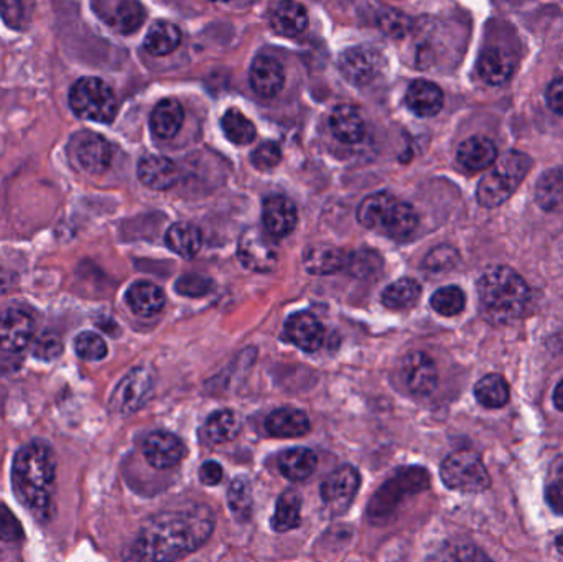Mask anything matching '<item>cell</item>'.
Here are the masks:
<instances>
[{
	"instance_id": "cell-1",
	"label": "cell",
	"mask_w": 563,
	"mask_h": 562,
	"mask_svg": "<svg viewBox=\"0 0 563 562\" xmlns=\"http://www.w3.org/2000/svg\"><path fill=\"white\" fill-rule=\"evenodd\" d=\"M214 530L210 507L190 504L155 515L125 547L124 562H175L200 550Z\"/></svg>"
},
{
	"instance_id": "cell-2",
	"label": "cell",
	"mask_w": 563,
	"mask_h": 562,
	"mask_svg": "<svg viewBox=\"0 0 563 562\" xmlns=\"http://www.w3.org/2000/svg\"><path fill=\"white\" fill-rule=\"evenodd\" d=\"M55 481L56 459L46 442L33 441L16 452L12 465L13 492L16 500L42 524L52 517Z\"/></svg>"
},
{
	"instance_id": "cell-3",
	"label": "cell",
	"mask_w": 563,
	"mask_h": 562,
	"mask_svg": "<svg viewBox=\"0 0 563 562\" xmlns=\"http://www.w3.org/2000/svg\"><path fill=\"white\" fill-rule=\"evenodd\" d=\"M479 312L492 326H509L526 312L531 290L508 266H493L478 279Z\"/></svg>"
},
{
	"instance_id": "cell-4",
	"label": "cell",
	"mask_w": 563,
	"mask_h": 562,
	"mask_svg": "<svg viewBox=\"0 0 563 562\" xmlns=\"http://www.w3.org/2000/svg\"><path fill=\"white\" fill-rule=\"evenodd\" d=\"M532 168L529 155L509 151L496 161L495 168L479 181L476 198L483 208H496L509 200Z\"/></svg>"
},
{
	"instance_id": "cell-5",
	"label": "cell",
	"mask_w": 563,
	"mask_h": 562,
	"mask_svg": "<svg viewBox=\"0 0 563 562\" xmlns=\"http://www.w3.org/2000/svg\"><path fill=\"white\" fill-rule=\"evenodd\" d=\"M429 487V474L422 467H404L394 472L371 498L367 518L373 525H383L393 518L397 508L410 495Z\"/></svg>"
},
{
	"instance_id": "cell-6",
	"label": "cell",
	"mask_w": 563,
	"mask_h": 562,
	"mask_svg": "<svg viewBox=\"0 0 563 562\" xmlns=\"http://www.w3.org/2000/svg\"><path fill=\"white\" fill-rule=\"evenodd\" d=\"M69 108L86 121L111 124L119 112V102L108 82L99 78H81L69 89Z\"/></svg>"
},
{
	"instance_id": "cell-7",
	"label": "cell",
	"mask_w": 563,
	"mask_h": 562,
	"mask_svg": "<svg viewBox=\"0 0 563 562\" xmlns=\"http://www.w3.org/2000/svg\"><path fill=\"white\" fill-rule=\"evenodd\" d=\"M443 484L463 494H479L492 485V477L482 458L473 451L453 452L440 469Z\"/></svg>"
},
{
	"instance_id": "cell-8",
	"label": "cell",
	"mask_w": 563,
	"mask_h": 562,
	"mask_svg": "<svg viewBox=\"0 0 563 562\" xmlns=\"http://www.w3.org/2000/svg\"><path fill=\"white\" fill-rule=\"evenodd\" d=\"M155 376L151 368L139 366L129 372L121 379L112 393L109 408L121 416H131L137 412L151 398L154 392Z\"/></svg>"
},
{
	"instance_id": "cell-9",
	"label": "cell",
	"mask_w": 563,
	"mask_h": 562,
	"mask_svg": "<svg viewBox=\"0 0 563 562\" xmlns=\"http://www.w3.org/2000/svg\"><path fill=\"white\" fill-rule=\"evenodd\" d=\"M69 155L88 174H102L112 162V145L96 132L81 131L69 141Z\"/></svg>"
},
{
	"instance_id": "cell-10",
	"label": "cell",
	"mask_w": 563,
	"mask_h": 562,
	"mask_svg": "<svg viewBox=\"0 0 563 562\" xmlns=\"http://www.w3.org/2000/svg\"><path fill=\"white\" fill-rule=\"evenodd\" d=\"M341 75L354 86H367L383 73L384 58L369 46H351L338 59Z\"/></svg>"
},
{
	"instance_id": "cell-11",
	"label": "cell",
	"mask_w": 563,
	"mask_h": 562,
	"mask_svg": "<svg viewBox=\"0 0 563 562\" xmlns=\"http://www.w3.org/2000/svg\"><path fill=\"white\" fill-rule=\"evenodd\" d=\"M360 472L353 465H343L328 475L321 485V500L324 507L334 515L344 514L353 504L357 491H360Z\"/></svg>"
},
{
	"instance_id": "cell-12",
	"label": "cell",
	"mask_w": 563,
	"mask_h": 562,
	"mask_svg": "<svg viewBox=\"0 0 563 562\" xmlns=\"http://www.w3.org/2000/svg\"><path fill=\"white\" fill-rule=\"evenodd\" d=\"M91 7L109 29L121 35L137 32L147 19L144 5L135 0H99L92 2Z\"/></svg>"
},
{
	"instance_id": "cell-13",
	"label": "cell",
	"mask_w": 563,
	"mask_h": 562,
	"mask_svg": "<svg viewBox=\"0 0 563 562\" xmlns=\"http://www.w3.org/2000/svg\"><path fill=\"white\" fill-rule=\"evenodd\" d=\"M238 256L243 266L254 273H269L279 260L277 247L260 228H250L241 234Z\"/></svg>"
},
{
	"instance_id": "cell-14",
	"label": "cell",
	"mask_w": 563,
	"mask_h": 562,
	"mask_svg": "<svg viewBox=\"0 0 563 562\" xmlns=\"http://www.w3.org/2000/svg\"><path fill=\"white\" fill-rule=\"evenodd\" d=\"M400 378L410 395L426 398L432 395L439 385V372L435 362L427 353H409L400 363Z\"/></svg>"
},
{
	"instance_id": "cell-15",
	"label": "cell",
	"mask_w": 563,
	"mask_h": 562,
	"mask_svg": "<svg viewBox=\"0 0 563 562\" xmlns=\"http://www.w3.org/2000/svg\"><path fill=\"white\" fill-rule=\"evenodd\" d=\"M35 337V320L22 307H10L0 313V350L19 353L25 350Z\"/></svg>"
},
{
	"instance_id": "cell-16",
	"label": "cell",
	"mask_w": 563,
	"mask_h": 562,
	"mask_svg": "<svg viewBox=\"0 0 563 562\" xmlns=\"http://www.w3.org/2000/svg\"><path fill=\"white\" fill-rule=\"evenodd\" d=\"M142 452L152 467L167 471V469L177 467L184 461L187 448L177 436L170 434V432L155 431L151 432L142 442Z\"/></svg>"
},
{
	"instance_id": "cell-17",
	"label": "cell",
	"mask_w": 563,
	"mask_h": 562,
	"mask_svg": "<svg viewBox=\"0 0 563 562\" xmlns=\"http://www.w3.org/2000/svg\"><path fill=\"white\" fill-rule=\"evenodd\" d=\"M285 337L303 352H317L323 343V327L317 317L297 312L285 322Z\"/></svg>"
},
{
	"instance_id": "cell-18",
	"label": "cell",
	"mask_w": 563,
	"mask_h": 562,
	"mask_svg": "<svg viewBox=\"0 0 563 562\" xmlns=\"http://www.w3.org/2000/svg\"><path fill=\"white\" fill-rule=\"evenodd\" d=\"M139 180L151 190H170L177 185L178 170L170 158L162 155H147L139 162Z\"/></svg>"
},
{
	"instance_id": "cell-19",
	"label": "cell",
	"mask_w": 563,
	"mask_h": 562,
	"mask_svg": "<svg viewBox=\"0 0 563 562\" xmlns=\"http://www.w3.org/2000/svg\"><path fill=\"white\" fill-rule=\"evenodd\" d=\"M251 86L263 98H274L284 86V66L269 55L256 56L251 66Z\"/></svg>"
},
{
	"instance_id": "cell-20",
	"label": "cell",
	"mask_w": 563,
	"mask_h": 562,
	"mask_svg": "<svg viewBox=\"0 0 563 562\" xmlns=\"http://www.w3.org/2000/svg\"><path fill=\"white\" fill-rule=\"evenodd\" d=\"M263 221L273 236H288L297 227V208L288 198L273 195L264 201Z\"/></svg>"
},
{
	"instance_id": "cell-21",
	"label": "cell",
	"mask_w": 563,
	"mask_h": 562,
	"mask_svg": "<svg viewBox=\"0 0 563 562\" xmlns=\"http://www.w3.org/2000/svg\"><path fill=\"white\" fill-rule=\"evenodd\" d=\"M459 164L468 172H482L498 161V148L492 139L485 135H473L462 142L456 152Z\"/></svg>"
},
{
	"instance_id": "cell-22",
	"label": "cell",
	"mask_w": 563,
	"mask_h": 562,
	"mask_svg": "<svg viewBox=\"0 0 563 562\" xmlns=\"http://www.w3.org/2000/svg\"><path fill=\"white\" fill-rule=\"evenodd\" d=\"M350 257L331 244H314L307 247L303 254L305 269L314 276H328V274L340 273L347 266Z\"/></svg>"
},
{
	"instance_id": "cell-23",
	"label": "cell",
	"mask_w": 563,
	"mask_h": 562,
	"mask_svg": "<svg viewBox=\"0 0 563 562\" xmlns=\"http://www.w3.org/2000/svg\"><path fill=\"white\" fill-rule=\"evenodd\" d=\"M406 102L420 118H432L443 108V92L435 82L417 79L407 89Z\"/></svg>"
},
{
	"instance_id": "cell-24",
	"label": "cell",
	"mask_w": 563,
	"mask_h": 562,
	"mask_svg": "<svg viewBox=\"0 0 563 562\" xmlns=\"http://www.w3.org/2000/svg\"><path fill=\"white\" fill-rule=\"evenodd\" d=\"M266 429L273 438H301L310 431V421L300 409L280 408L267 416Z\"/></svg>"
},
{
	"instance_id": "cell-25",
	"label": "cell",
	"mask_w": 563,
	"mask_h": 562,
	"mask_svg": "<svg viewBox=\"0 0 563 562\" xmlns=\"http://www.w3.org/2000/svg\"><path fill=\"white\" fill-rule=\"evenodd\" d=\"M330 128L334 137L344 144H356L364 137L363 115L354 106L341 104L333 109L330 115Z\"/></svg>"
},
{
	"instance_id": "cell-26",
	"label": "cell",
	"mask_w": 563,
	"mask_h": 562,
	"mask_svg": "<svg viewBox=\"0 0 563 562\" xmlns=\"http://www.w3.org/2000/svg\"><path fill=\"white\" fill-rule=\"evenodd\" d=\"M128 306L139 317H154L162 312L165 306V296L161 287L148 280H139L129 287L125 294Z\"/></svg>"
},
{
	"instance_id": "cell-27",
	"label": "cell",
	"mask_w": 563,
	"mask_h": 562,
	"mask_svg": "<svg viewBox=\"0 0 563 562\" xmlns=\"http://www.w3.org/2000/svg\"><path fill=\"white\" fill-rule=\"evenodd\" d=\"M417 227H419V217L416 210L409 203L396 200L387 211L379 231L393 240H407L416 233Z\"/></svg>"
},
{
	"instance_id": "cell-28",
	"label": "cell",
	"mask_w": 563,
	"mask_h": 562,
	"mask_svg": "<svg viewBox=\"0 0 563 562\" xmlns=\"http://www.w3.org/2000/svg\"><path fill=\"white\" fill-rule=\"evenodd\" d=\"M184 122V106L175 99H164L152 111L151 129L158 139L175 137Z\"/></svg>"
},
{
	"instance_id": "cell-29",
	"label": "cell",
	"mask_w": 563,
	"mask_h": 562,
	"mask_svg": "<svg viewBox=\"0 0 563 562\" xmlns=\"http://www.w3.org/2000/svg\"><path fill=\"white\" fill-rule=\"evenodd\" d=\"M271 25L279 35H301L308 26L307 9L298 2H282L271 13Z\"/></svg>"
},
{
	"instance_id": "cell-30",
	"label": "cell",
	"mask_w": 563,
	"mask_h": 562,
	"mask_svg": "<svg viewBox=\"0 0 563 562\" xmlns=\"http://www.w3.org/2000/svg\"><path fill=\"white\" fill-rule=\"evenodd\" d=\"M536 201L542 210L563 213V167L542 174L536 185Z\"/></svg>"
},
{
	"instance_id": "cell-31",
	"label": "cell",
	"mask_w": 563,
	"mask_h": 562,
	"mask_svg": "<svg viewBox=\"0 0 563 562\" xmlns=\"http://www.w3.org/2000/svg\"><path fill=\"white\" fill-rule=\"evenodd\" d=\"M282 475L291 482H303L313 475L317 469V455L305 448H294L284 451L279 458Z\"/></svg>"
},
{
	"instance_id": "cell-32",
	"label": "cell",
	"mask_w": 563,
	"mask_h": 562,
	"mask_svg": "<svg viewBox=\"0 0 563 562\" xmlns=\"http://www.w3.org/2000/svg\"><path fill=\"white\" fill-rule=\"evenodd\" d=\"M478 73L488 85H505L512 75L511 58L503 49H485L478 59Z\"/></svg>"
},
{
	"instance_id": "cell-33",
	"label": "cell",
	"mask_w": 563,
	"mask_h": 562,
	"mask_svg": "<svg viewBox=\"0 0 563 562\" xmlns=\"http://www.w3.org/2000/svg\"><path fill=\"white\" fill-rule=\"evenodd\" d=\"M165 243L178 256L190 260L201 250L203 238H201V231L195 224L175 223L168 228Z\"/></svg>"
},
{
	"instance_id": "cell-34",
	"label": "cell",
	"mask_w": 563,
	"mask_h": 562,
	"mask_svg": "<svg viewBox=\"0 0 563 562\" xmlns=\"http://www.w3.org/2000/svg\"><path fill=\"white\" fill-rule=\"evenodd\" d=\"M181 32L175 23L157 22L151 26L144 40V48L151 55L165 56L180 46Z\"/></svg>"
},
{
	"instance_id": "cell-35",
	"label": "cell",
	"mask_w": 563,
	"mask_h": 562,
	"mask_svg": "<svg viewBox=\"0 0 563 562\" xmlns=\"http://www.w3.org/2000/svg\"><path fill=\"white\" fill-rule=\"evenodd\" d=\"M301 498L295 491H285L276 505L271 527L276 533H287L300 525Z\"/></svg>"
},
{
	"instance_id": "cell-36",
	"label": "cell",
	"mask_w": 563,
	"mask_h": 562,
	"mask_svg": "<svg viewBox=\"0 0 563 562\" xmlns=\"http://www.w3.org/2000/svg\"><path fill=\"white\" fill-rule=\"evenodd\" d=\"M475 396L485 408L498 409L508 405L511 392H509V385L505 376L493 373V375L483 376L476 383Z\"/></svg>"
},
{
	"instance_id": "cell-37",
	"label": "cell",
	"mask_w": 563,
	"mask_h": 562,
	"mask_svg": "<svg viewBox=\"0 0 563 562\" xmlns=\"http://www.w3.org/2000/svg\"><path fill=\"white\" fill-rule=\"evenodd\" d=\"M241 431V422L238 419L236 412L231 409H220L213 412L207 419L205 425V434L207 439L213 444H224V442L233 441Z\"/></svg>"
},
{
	"instance_id": "cell-38",
	"label": "cell",
	"mask_w": 563,
	"mask_h": 562,
	"mask_svg": "<svg viewBox=\"0 0 563 562\" xmlns=\"http://www.w3.org/2000/svg\"><path fill=\"white\" fill-rule=\"evenodd\" d=\"M422 294V287L417 280L410 279V277H404V279L396 280L384 289L380 300L387 309L404 310L412 307L417 300L420 299Z\"/></svg>"
},
{
	"instance_id": "cell-39",
	"label": "cell",
	"mask_w": 563,
	"mask_h": 562,
	"mask_svg": "<svg viewBox=\"0 0 563 562\" xmlns=\"http://www.w3.org/2000/svg\"><path fill=\"white\" fill-rule=\"evenodd\" d=\"M394 201H396V197L387 191L369 195L357 208V220L369 230H379Z\"/></svg>"
},
{
	"instance_id": "cell-40",
	"label": "cell",
	"mask_w": 563,
	"mask_h": 562,
	"mask_svg": "<svg viewBox=\"0 0 563 562\" xmlns=\"http://www.w3.org/2000/svg\"><path fill=\"white\" fill-rule=\"evenodd\" d=\"M221 128H223L227 137L236 145L251 144L257 135L256 125L238 109H228L224 112L223 119H221Z\"/></svg>"
},
{
	"instance_id": "cell-41",
	"label": "cell",
	"mask_w": 563,
	"mask_h": 562,
	"mask_svg": "<svg viewBox=\"0 0 563 562\" xmlns=\"http://www.w3.org/2000/svg\"><path fill=\"white\" fill-rule=\"evenodd\" d=\"M228 505L231 514L240 521H250L253 515V491H251L250 481L246 477L234 478L228 491Z\"/></svg>"
},
{
	"instance_id": "cell-42",
	"label": "cell",
	"mask_w": 563,
	"mask_h": 562,
	"mask_svg": "<svg viewBox=\"0 0 563 562\" xmlns=\"http://www.w3.org/2000/svg\"><path fill=\"white\" fill-rule=\"evenodd\" d=\"M427 562H493L485 551L475 544L449 543L437 550Z\"/></svg>"
},
{
	"instance_id": "cell-43",
	"label": "cell",
	"mask_w": 563,
	"mask_h": 562,
	"mask_svg": "<svg viewBox=\"0 0 563 562\" xmlns=\"http://www.w3.org/2000/svg\"><path fill=\"white\" fill-rule=\"evenodd\" d=\"M430 304H432V309L440 313V316L455 317L465 309L466 297L460 287L446 286L433 294Z\"/></svg>"
},
{
	"instance_id": "cell-44",
	"label": "cell",
	"mask_w": 563,
	"mask_h": 562,
	"mask_svg": "<svg viewBox=\"0 0 563 562\" xmlns=\"http://www.w3.org/2000/svg\"><path fill=\"white\" fill-rule=\"evenodd\" d=\"M75 350L79 359L88 360V362H99L108 355V345L102 337L95 332L79 333L75 340Z\"/></svg>"
},
{
	"instance_id": "cell-45",
	"label": "cell",
	"mask_w": 563,
	"mask_h": 562,
	"mask_svg": "<svg viewBox=\"0 0 563 562\" xmlns=\"http://www.w3.org/2000/svg\"><path fill=\"white\" fill-rule=\"evenodd\" d=\"M545 498H548L552 511L563 515V454L555 459L554 464L551 465L548 487H545Z\"/></svg>"
},
{
	"instance_id": "cell-46",
	"label": "cell",
	"mask_w": 563,
	"mask_h": 562,
	"mask_svg": "<svg viewBox=\"0 0 563 562\" xmlns=\"http://www.w3.org/2000/svg\"><path fill=\"white\" fill-rule=\"evenodd\" d=\"M23 541V530L20 521L13 517L9 508L0 505V551L16 547Z\"/></svg>"
},
{
	"instance_id": "cell-47",
	"label": "cell",
	"mask_w": 563,
	"mask_h": 562,
	"mask_svg": "<svg viewBox=\"0 0 563 562\" xmlns=\"http://www.w3.org/2000/svg\"><path fill=\"white\" fill-rule=\"evenodd\" d=\"M377 22H379L380 29H383L387 35L397 36V38L406 35L410 29L409 16H407L406 13L400 12V10L390 9V7H387L383 12H379V19H377Z\"/></svg>"
},
{
	"instance_id": "cell-48",
	"label": "cell",
	"mask_w": 563,
	"mask_h": 562,
	"mask_svg": "<svg viewBox=\"0 0 563 562\" xmlns=\"http://www.w3.org/2000/svg\"><path fill=\"white\" fill-rule=\"evenodd\" d=\"M460 256L456 250L450 246L435 247L429 256L426 257V269L430 273H445L453 269L459 264Z\"/></svg>"
},
{
	"instance_id": "cell-49",
	"label": "cell",
	"mask_w": 563,
	"mask_h": 562,
	"mask_svg": "<svg viewBox=\"0 0 563 562\" xmlns=\"http://www.w3.org/2000/svg\"><path fill=\"white\" fill-rule=\"evenodd\" d=\"M211 287H213L211 279L201 276V274H185L175 284V289L185 297L205 296V294L210 293Z\"/></svg>"
},
{
	"instance_id": "cell-50",
	"label": "cell",
	"mask_w": 563,
	"mask_h": 562,
	"mask_svg": "<svg viewBox=\"0 0 563 562\" xmlns=\"http://www.w3.org/2000/svg\"><path fill=\"white\" fill-rule=\"evenodd\" d=\"M63 352V343L55 333H42L33 343V356L43 360V362H52L58 359Z\"/></svg>"
},
{
	"instance_id": "cell-51",
	"label": "cell",
	"mask_w": 563,
	"mask_h": 562,
	"mask_svg": "<svg viewBox=\"0 0 563 562\" xmlns=\"http://www.w3.org/2000/svg\"><path fill=\"white\" fill-rule=\"evenodd\" d=\"M0 15L10 29L23 30L29 23L30 13L26 12L25 3L0 2Z\"/></svg>"
},
{
	"instance_id": "cell-52",
	"label": "cell",
	"mask_w": 563,
	"mask_h": 562,
	"mask_svg": "<svg viewBox=\"0 0 563 562\" xmlns=\"http://www.w3.org/2000/svg\"><path fill=\"white\" fill-rule=\"evenodd\" d=\"M282 158V151L276 142H264L256 151L253 152V164L256 165L260 170H269V168L276 167Z\"/></svg>"
},
{
	"instance_id": "cell-53",
	"label": "cell",
	"mask_w": 563,
	"mask_h": 562,
	"mask_svg": "<svg viewBox=\"0 0 563 562\" xmlns=\"http://www.w3.org/2000/svg\"><path fill=\"white\" fill-rule=\"evenodd\" d=\"M223 467L217 462L208 461L201 465L200 469V478L205 485H210V487H214V485L220 484L223 481Z\"/></svg>"
},
{
	"instance_id": "cell-54",
	"label": "cell",
	"mask_w": 563,
	"mask_h": 562,
	"mask_svg": "<svg viewBox=\"0 0 563 562\" xmlns=\"http://www.w3.org/2000/svg\"><path fill=\"white\" fill-rule=\"evenodd\" d=\"M545 98H548L549 108L555 114L563 115V79H558L549 86Z\"/></svg>"
},
{
	"instance_id": "cell-55",
	"label": "cell",
	"mask_w": 563,
	"mask_h": 562,
	"mask_svg": "<svg viewBox=\"0 0 563 562\" xmlns=\"http://www.w3.org/2000/svg\"><path fill=\"white\" fill-rule=\"evenodd\" d=\"M13 280H15L13 274L5 273V271L0 269V294L7 293V290L13 286Z\"/></svg>"
},
{
	"instance_id": "cell-56",
	"label": "cell",
	"mask_w": 563,
	"mask_h": 562,
	"mask_svg": "<svg viewBox=\"0 0 563 562\" xmlns=\"http://www.w3.org/2000/svg\"><path fill=\"white\" fill-rule=\"evenodd\" d=\"M554 405L559 411L563 412V382L559 383L554 392Z\"/></svg>"
},
{
	"instance_id": "cell-57",
	"label": "cell",
	"mask_w": 563,
	"mask_h": 562,
	"mask_svg": "<svg viewBox=\"0 0 563 562\" xmlns=\"http://www.w3.org/2000/svg\"><path fill=\"white\" fill-rule=\"evenodd\" d=\"M558 548L559 551H561V553L563 554V535H561V537L558 538Z\"/></svg>"
}]
</instances>
